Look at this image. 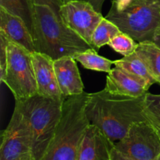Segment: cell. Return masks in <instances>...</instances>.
Returning a JSON list of instances; mask_svg holds the SVG:
<instances>
[{
	"mask_svg": "<svg viewBox=\"0 0 160 160\" xmlns=\"http://www.w3.org/2000/svg\"><path fill=\"white\" fill-rule=\"evenodd\" d=\"M144 96H120L105 89L88 93L86 115L91 123L116 143L126 135L133 123L146 120L143 113Z\"/></svg>",
	"mask_w": 160,
	"mask_h": 160,
	"instance_id": "1",
	"label": "cell"
},
{
	"mask_svg": "<svg viewBox=\"0 0 160 160\" xmlns=\"http://www.w3.org/2000/svg\"><path fill=\"white\" fill-rule=\"evenodd\" d=\"M33 38L35 52L48 55L54 60L92 48L45 5H34Z\"/></svg>",
	"mask_w": 160,
	"mask_h": 160,
	"instance_id": "2",
	"label": "cell"
},
{
	"mask_svg": "<svg viewBox=\"0 0 160 160\" xmlns=\"http://www.w3.org/2000/svg\"><path fill=\"white\" fill-rule=\"evenodd\" d=\"M88 93L67 97L60 122L42 160H78V152L90 121L85 112Z\"/></svg>",
	"mask_w": 160,
	"mask_h": 160,
	"instance_id": "3",
	"label": "cell"
},
{
	"mask_svg": "<svg viewBox=\"0 0 160 160\" xmlns=\"http://www.w3.org/2000/svg\"><path fill=\"white\" fill-rule=\"evenodd\" d=\"M64 101L38 94L28 99L16 101L32 134L34 160H42L45 156L60 122Z\"/></svg>",
	"mask_w": 160,
	"mask_h": 160,
	"instance_id": "4",
	"label": "cell"
},
{
	"mask_svg": "<svg viewBox=\"0 0 160 160\" xmlns=\"http://www.w3.org/2000/svg\"><path fill=\"white\" fill-rule=\"evenodd\" d=\"M106 17L138 43L152 42L160 25V2L140 0L120 12L109 10Z\"/></svg>",
	"mask_w": 160,
	"mask_h": 160,
	"instance_id": "5",
	"label": "cell"
},
{
	"mask_svg": "<svg viewBox=\"0 0 160 160\" xmlns=\"http://www.w3.org/2000/svg\"><path fill=\"white\" fill-rule=\"evenodd\" d=\"M0 80L9 88L16 101L28 99L37 95L32 52L8 40L7 62Z\"/></svg>",
	"mask_w": 160,
	"mask_h": 160,
	"instance_id": "6",
	"label": "cell"
},
{
	"mask_svg": "<svg viewBox=\"0 0 160 160\" xmlns=\"http://www.w3.org/2000/svg\"><path fill=\"white\" fill-rule=\"evenodd\" d=\"M0 160H34L32 134L24 115L16 105L2 134Z\"/></svg>",
	"mask_w": 160,
	"mask_h": 160,
	"instance_id": "7",
	"label": "cell"
},
{
	"mask_svg": "<svg viewBox=\"0 0 160 160\" xmlns=\"http://www.w3.org/2000/svg\"><path fill=\"white\" fill-rule=\"evenodd\" d=\"M114 148L132 159L156 160L160 157V138L147 120L135 122Z\"/></svg>",
	"mask_w": 160,
	"mask_h": 160,
	"instance_id": "8",
	"label": "cell"
},
{
	"mask_svg": "<svg viewBox=\"0 0 160 160\" xmlns=\"http://www.w3.org/2000/svg\"><path fill=\"white\" fill-rule=\"evenodd\" d=\"M59 17L67 27L91 47L94 31L104 18L102 12H98L91 3L84 0H72L62 4Z\"/></svg>",
	"mask_w": 160,
	"mask_h": 160,
	"instance_id": "9",
	"label": "cell"
},
{
	"mask_svg": "<svg viewBox=\"0 0 160 160\" xmlns=\"http://www.w3.org/2000/svg\"><path fill=\"white\" fill-rule=\"evenodd\" d=\"M32 61L38 95L53 99H66L58 84L54 68V59L44 53L33 52Z\"/></svg>",
	"mask_w": 160,
	"mask_h": 160,
	"instance_id": "10",
	"label": "cell"
},
{
	"mask_svg": "<svg viewBox=\"0 0 160 160\" xmlns=\"http://www.w3.org/2000/svg\"><path fill=\"white\" fill-rule=\"evenodd\" d=\"M114 144L98 127L90 123L83 137L78 160H110Z\"/></svg>",
	"mask_w": 160,
	"mask_h": 160,
	"instance_id": "11",
	"label": "cell"
},
{
	"mask_svg": "<svg viewBox=\"0 0 160 160\" xmlns=\"http://www.w3.org/2000/svg\"><path fill=\"white\" fill-rule=\"evenodd\" d=\"M104 89L112 95L140 98L148 92L149 88L139 78L115 67L108 73Z\"/></svg>",
	"mask_w": 160,
	"mask_h": 160,
	"instance_id": "12",
	"label": "cell"
},
{
	"mask_svg": "<svg viewBox=\"0 0 160 160\" xmlns=\"http://www.w3.org/2000/svg\"><path fill=\"white\" fill-rule=\"evenodd\" d=\"M54 68L59 89L64 98L84 93V86L73 56H62L54 60Z\"/></svg>",
	"mask_w": 160,
	"mask_h": 160,
	"instance_id": "13",
	"label": "cell"
},
{
	"mask_svg": "<svg viewBox=\"0 0 160 160\" xmlns=\"http://www.w3.org/2000/svg\"><path fill=\"white\" fill-rule=\"evenodd\" d=\"M0 33L8 40L35 52L34 38L23 20L0 8Z\"/></svg>",
	"mask_w": 160,
	"mask_h": 160,
	"instance_id": "14",
	"label": "cell"
},
{
	"mask_svg": "<svg viewBox=\"0 0 160 160\" xmlns=\"http://www.w3.org/2000/svg\"><path fill=\"white\" fill-rule=\"evenodd\" d=\"M113 65L126 70L128 73L142 80L148 88L156 83L147 64L136 52L130 56H123L122 59L114 60Z\"/></svg>",
	"mask_w": 160,
	"mask_h": 160,
	"instance_id": "15",
	"label": "cell"
},
{
	"mask_svg": "<svg viewBox=\"0 0 160 160\" xmlns=\"http://www.w3.org/2000/svg\"><path fill=\"white\" fill-rule=\"evenodd\" d=\"M136 52L145 61L155 81L160 85V47L146 41L138 43Z\"/></svg>",
	"mask_w": 160,
	"mask_h": 160,
	"instance_id": "16",
	"label": "cell"
},
{
	"mask_svg": "<svg viewBox=\"0 0 160 160\" xmlns=\"http://www.w3.org/2000/svg\"><path fill=\"white\" fill-rule=\"evenodd\" d=\"M0 8L21 18L33 35L34 5L31 0H0Z\"/></svg>",
	"mask_w": 160,
	"mask_h": 160,
	"instance_id": "17",
	"label": "cell"
},
{
	"mask_svg": "<svg viewBox=\"0 0 160 160\" xmlns=\"http://www.w3.org/2000/svg\"><path fill=\"white\" fill-rule=\"evenodd\" d=\"M73 57L87 70L107 73L112 70V65L113 64V61L98 55V52L92 48L77 53Z\"/></svg>",
	"mask_w": 160,
	"mask_h": 160,
	"instance_id": "18",
	"label": "cell"
},
{
	"mask_svg": "<svg viewBox=\"0 0 160 160\" xmlns=\"http://www.w3.org/2000/svg\"><path fill=\"white\" fill-rule=\"evenodd\" d=\"M121 32L120 28L111 20L104 17L95 28L92 38V47L97 52L110 41L116 35Z\"/></svg>",
	"mask_w": 160,
	"mask_h": 160,
	"instance_id": "19",
	"label": "cell"
},
{
	"mask_svg": "<svg viewBox=\"0 0 160 160\" xmlns=\"http://www.w3.org/2000/svg\"><path fill=\"white\" fill-rule=\"evenodd\" d=\"M143 113L160 138V95L147 92L144 96Z\"/></svg>",
	"mask_w": 160,
	"mask_h": 160,
	"instance_id": "20",
	"label": "cell"
},
{
	"mask_svg": "<svg viewBox=\"0 0 160 160\" xmlns=\"http://www.w3.org/2000/svg\"><path fill=\"white\" fill-rule=\"evenodd\" d=\"M109 45L114 51L123 56H128L135 52L138 46V42L128 34L121 31L110 41Z\"/></svg>",
	"mask_w": 160,
	"mask_h": 160,
	"instance_id": "21",
	"label": "cell"
},
{
	"mask_svg": "<svg viewBox=\"0 0 160 160\" xmlns=\"http://www.w3.org/2000/svg\"><path fill=\"white\" fill-rule=\"evenodd\" d=\"M8 39L0 33V76L3 74L7 62Z\"/></svg>",
	"mask_w": 160,
	"mask_h": 160,
	"instance_id": "22",
	"label": "cell"
},
{
	"mask_svg": "<svg viewBox=\"0 0 160 160\" xmlns=\"http://www.w3.org/2000/svg\"><path fill=\"white\" fill-rule=\"evenodd\" d=\"M139 1L140 0H112V6H111L109 10L120 12V11L128 9V7L135 4Z\"/></svg>",
	"mask_w": 160,
	"mask_h": 160,
	"instance_id": "23",
	"label": "cell"
},
{
	"mask_svg": "<svg viewBox=\"0 0 160 160\" xmlns=\"http://www.w3.org/2000/svg\"><path fill=\"white\" fill-rule=\"evenodd\" d=\"M33 5H45L48 6L59 16V10L62 2L61 0H31Z\"/></svg>",
	"mask_w": 160,
	"mask_h": 160,
	"instance_id": "24",
	"label": "cell"
},
{
	"mask_svg": "<svg viewBox=\"0 0 160 160\" xmlns=\"http://www.w3.org/2000/svg\"><path fill=\"white\" fill-rule=\"evenodd\" d=\"M110 160H137V159H134L131 157H128V156L123 155V153L117 151L115 148H113V149H112V154H111ZM156 160H160V157Z\"/></svg>",
	"mask_w": 160,
	"mask_h": 160,
	"instance_id": "25",
	"label": "cell"
},
{
	"mask_svg": "<svg viewBox=\"0 0 160 160\" xmlns=\"http://www.w3.org/2000/svg\"><path fill=\"white\" fill-rule=\"evenodd\" d=\"M84 1L88 2L89 3L93 6V7L96 9L98 12H102V9L103 3L106 0H84Z\"/></svg>",
	"mask_w": 160,
	"mask_h": 160,
	"instance_id": "26",
	"label": "cell"
},
{
	"mask_svg": "<svg viewBox=\"0 0 160 160\" xmlns=\"http://www.w3.org/2000/svg\"><path fill=\"white\" fill-rule=\"evenodd\" d=\"M152 42H154L156 45L160 47V25L159 26V28L156 29V32H155Z\"/></svg>",
	"mask_w": 160,
	"mask_h": 160,
	"instance_id": "27",
	"label": "cell"
},
{
	"mask_svg": "<svg viewBox=\"0 0 160 160\" xmlns=\"http://www.w3.org/2000/svg\"><path fill=\"white\" fill-rule=\"evenodd\" d=\"M62 2V4H64V3L67 2H70V1H72V0H61Z\"/></svg>",
	"mask_w": 160,
	"mask_h": 160,
	"instance_id": "28",
	"label": "cell"
},
{
	"mask_svg": "<svg viewBox=\"0 0 160 160\" xmlns=\"http://www.w3.org/2000/svg\"><path fill=\"white\" fill-rule=\"evenodd\" d=\"M156 1H159V2H160V0H156Z\"/></svg>",
	"mask_w": 160,
	"mask_h": 160,
	"instance_id": "29",
	"label": "cell"
}]
</instances>
